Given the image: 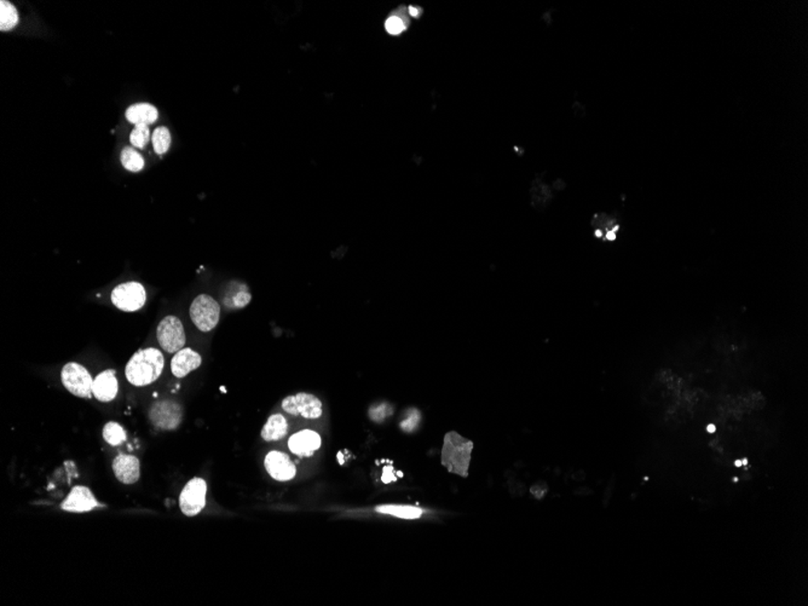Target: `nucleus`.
Here are the masks:
<instances>
[{
	"mask_svg": "<svg viewBox=\"0 0 808 606\" xmlns=\"http://www.w3.org/2000/svg\"><path fill=\"white\" fill-rule=\"evenodd\" d=\"M165 366L163 353L158 348L139 350L126 366V377L134 386H147L156 382Z\"/></svg>",
	"mask_w": 808,
	"mask_h": 606,
	"instance_id": "1",
	"label": "nucleus"
},
{
	"mask_svg": "<svg viewBox=\"0 0 808 606\" xmlns=\"http://www.w3.org/2000/svg\"><path fill=\"white\" fill-rule=\"evenodd\" d=\"M472 450L474 443L469 439L465 438L454 431L448 432L445 434L442 449V465L450 473L467 477Z\"/></svg>",
	"mask_w": 808,
	"mask_h": 606,
	"instance_id": "2",
	"label": "nucleus"
},
{
	"mask_svg": "<svg viewBox=\"0 0 808 606\" xmlns=\"http://www.w3.org/2000/svg\"><path fill=\"white\" fill-rule=\"evenodd\" d=\"M192 323L201 332L215 330L220 319V305L208 294L197 296L190 306Z\"/></svg>",
	"mask_w": 808,
	"mask_h": 606,
	"instance_id": "3",
	"label": "nucleus"
},
{
	"mask_svg": "<svg viewBox=\"0 0 808 606\" xmlns=\"http://www.w3.org/2000/svg\"><path fill=\"white\" fill-rule=\"evenodd\" d=\"M61 379L63 386L74 396L82 398L91 396L93 380L87 368L82 367V364L75 362L66 364L61 373Z\"/></svg>",
	"mask_w": 808,
	"mask_h": 606,
	"instance_id": "4",
	"label": "nucleus"
},
{
	"mask_svg": "<svg viewBox=\"0 0 808 606\" xmlns=\"http://www.w3.org/2000/svg\"><path fill=\"white\" fill-rule=\"evenodd\" d=\"M156 337L160 346L168 353H178L186 345L184 327L176 316H166L159 323Z\"/></svg>",
	"mask_w": 808,
	"mask_h": 606,
	"instance_id": "5",
	"label": "nucleus"
},
{
	"mask_svg": "<svg viewBox=\"0 0 808 606\" xmlns=\"http://www.w3.org/2000/svg\"><path fill=\"white\" fill-rule=\"evenodd\" d=\"M147 299L143 285L138 282H126L115 287L111 293V303L120 310L134 312L143 308Z\"/></svg>",
	"mask_w": 808,
	"mask_h": 606,
	"instance_id": "6",
	"label": "nucleus"
},
{
	"mask_svg": "<svg viewBox=\"0 0 808 606\" xmlns=\"http://www.w3.org/2000/svg\"><path fill=\"white\" fill-rule=\"evenodd\" d=\"M282 409L288 414L303 416L305 419H318L322 416V402L318 397L307 392H298L282 401Z\"/></svg>",
	"mask_w": 808,
	"mask_h": 606,
	"instance_id": "7",
	"label": "nucleus"
},
{
	"mask_svg": "<svg viewBox=\"0 0 808 606\" xmlns=\"http://www.w3.org/2000/svg\"><path fill=\"white\" fill-rule=\"evenodd\" d=\"M207 484L202 478H192L184 487L179 497V506L188 517L199 515L206 506Z\"/></svg>",
	"mask_w": 808,
	"mask_h": 606,
	"instance_id": "8",
	"label": "nucleus"
},
{
	"mask_svg": "<svg viewBox=\"0 0 808 606\" xmlns=\"http://www.w3.org/2000/svg\"><path fill=\"white\" fill-rule=\"evenodd\" d=\"M149 418L159 429L176 430L182 422V407L170 400L155 402L149 411Z\"/></svg>",
	"mask_w": 808,
	"mask_h": 606,
	"instance_id": "9",
	"label": "nucleus"
},
{
	"mask_svg": "<svg viewBox=\"0 0 808 606\" xmlns=\"http://www.w3.org/2000/svg\"><path fill=\"white\" fill-rule=\"evenodd\" d=\"M269 474L278 482L291 481L297 473L296 465L292 463L287 454L281 452H270L264 461Z\"/></svg>",
	"mask_w": 808,
	"mask_h": 606,
	"instance_id": "10",
	"label": "nucleus"
},
{
	"mask_svg": "<svg viewBox=\"0 0 808 606\" xmlns=\"http://www.w3.org/2000/svg\"><path fill=\"white\" fill-rule=\"evenodd\" d=\"M98 506L102 507V505L97 502L96 497H93L90 489L79 485V487L73 488L72 492H69L67 499L62 502L61 508L63 511L73 512V513H84V512L92 511Z\"/></svg>",
	"mask_w": 808,
	"mask_h": 606,
	"instance_id": "11",
	"label": "nucleus"
},
{
	"mask_svg": "<svg viewBox=\"0 0 808 606\" xmlns=\"http://www.w3.org/2000/svg\"><path fill=\"white\" fill-rule=\"evenodd\" d=\"M288 447L298 456H311L321 447L320 434L312 430H303L293 434L288 440Z\"/></svg>",
	"mask_w": 808,
	"mask_h": 606,
	"instance_id": "12",
	"label": "nucleus"
},
{
	"mask_svg": "<svg viewBox=\"0 0 808 606\" xmlns=\"http://www.w3.org/2000/svg\"><path fill=\"white\" fill-rule=\"evenodd\" d=\"M113 471L118 481L124 484H134L139 479V460L132 455L120 454L113 461Z\"/></svg>",
	"mask_w": 808,
	"mask_h": 606,
	"instance_id": "13",
	"label": "nucleus"
},
{
	"mask_svg": "<svg viewBox=\"0 0 808 606\" xmlns=\"http://www.w3.org/2000/svg\"><path fill=\"white\" fill-rule=\"evenodd\" d=\"M202 358L192 348H182L173 356L171 371L176 377H187L189 373L201 366Z\"/></svg>",
	"mask_w": 808,
	"mask_h": 606,
	"instance_id": "14",
	"label": "nucleus"
},
{
	"mask_svg": "<svg viewBox=\"0 0 808 606\" xmlns=\"http://www.w3.org/2000/svg\"><path fill=\"white\" fill-rule=\"evenodd\" d=\"M118 389L119 386L114 371H105L93 380L92 393L98 401L110 402L118 395Z\"/></svg>",
	"mask_w": 808,
	"mask_h": 606,
	"instance_id": "15",
	"label": "nucleus"
},
{
	"mask_svg": "<svg viewBox=\"0 0 808 606\" xmlns=\"http://www.w3.org/2000/svg\"><path fill=\"white\" fill-rule=\"evenodd\" d=\"M252 301V296L249 293V288L244 283L240 282H231L228 289L225 292L224 298H223V305L228 309V310H237V309H242L244 306L249 305Z\"/></svg>",
	"mask_w": 808,
	"mask_h": 606,
	"instance_id": "16",
	"label": "nucleus"
},
{
	"mask_svg": "<svg viewBox=\"0 0 808 606\" xmlns=\"http://www.w3.org/2000/svg\"><path fill=\"white\" fill-rule=\"evenodd\" d=\"M158 109L149 103H137L131 105L126 110V119L129 123L136 125L154 124L158 120Z\"/></svg>",
	"mask_w": 808,
	"mask_h": 606,
	"instance_id": "17",
	"label": "nucleus"
},
{
	"mask_svg": "<svg viewBox=\"0 0 808 606\" xmlns=\"http://www.w3.org/2000/svg\"><path fill=\"white\" fill-rule=\"evenodd\" d=\"M288 432V424L286 418L282 414H273L269 418L267 424L262 430V438L267 442L280 440L286 437Z\"/></svg>",
	"mask_w": 808,
	"mask_h": 606,
	"instance_id": "18",
	"label": "nucleus"
},
{
	"mask_svg": "<svg viewBox=\"0 0 808 606\" xmlns=\"http://www.w3.org/2000/svg\"><path fill=\"white\" fill-rule=\"evenodd\" d=\"M375 511L401 519H419L424 515V510L409 505H379L375 507Z\"/></svg>",
	"mask_w": 808,
	"mask_h": 606,
	"instance_id": "19",
	"label": "nucleus"
},
{
	"mask_svg": "<svg viewBox=\"0 0 808 606\" xmlns=\"http://www.w3.org/2000/svg\"><path fill=\"white\" fill-rule=\"evenodd\" d=\"M19 24V14L14 5L1 0L0 3V29L10 30Z\"/></svg>",
	"mask_w": 808,
	"mask_h": 606,
	"instance_id": "20",
	"label": "nucleus"
},
{
	"mask_svg": "<svg viewBox=\"0 0 808 606\" xmlns=\"http://www.w3.org/2000/svg\"><path fill=\"white\" fill-rule=\"evenodd\" d=\"M121 163L127 171L139 172L144 168V159L141 154L134 148H125L121 152Z\"/></svg>",
	"mask_w": 808,
	"mask_h": 606,
	"instance_id": "21",
	"label": "nucleus"
},
{
	"mask_svg": "<svg viewBox=\"0 0 808 606\" xmlns=\"http://www.w3.org/2000/svg\"><path fill=\"white\" fill-rule=\"evenodd\" d=\"M103 438L110 445L118 447L120 444L124 443L126 432L118 422H108L103 429Z\"/></svg>",
	"mask_w": 808,
	"mask_h": 606,
	"instance_id": "22",
	"label": "nucleus"
},
{
	"mask_svg": "<svg viewBox=\"0 0 808 606\" xmlns=\"http://www.w3.org/2000/svg\"><path fill=\"white\" fill-rule=\"evenodd\" d=\"M153 147L155 153L163 155L166 153L171 145V134L168 127H158L153 132Z\"/></svg>",
	"mask_w": 808,
	"mask_h": 606,
	"instance_id": "23",
	"label": "nucleus"
},
{
	"mask_svg": "<svg viewBox=\"0 0 808 606\" xmlns=\"http://www.w3.org/2000/svg\"><path fill=\"white\" fill-rule=\"evenodd\" d=\"M421 422V413L416 408H409L404 411L402 420L399 422V427L403 432L411 434L416 431Z\"/></svg>",
	"mask_w": 808,
	"mask_h": 606,
	"instance_id": "24",
	"label": "nucleus"
},
{
	"mask_svg": "<svg viewBox=\"0 0 808 606\" xmlns=\"http://www.w3.org/2000/svg\"><path fill=\"white\" fill-rule=\"evenodd\" d=\"M150 141V130L148 125H136L129 134V142L134 148H144Z\"/></svg>",
	"mask_w": 808,
	"mask_h": 606,
	"instance_id": "25",
	"label": "nucleus"
},
{
	"mask_svg": "<svg viewBox=\"0 0 808 606\" xmlns=\"http://www.w3.org/2000/svg\"><path fill=\"white\" fill-rule=\"evenodd\" d=\"M393 407L388 403V402H380V403H375L373 406L369 408V418L372 419L374 422H383L386 418L393 416Z\"/></svg>",
	"mask_w": 808,
	"mask_h": 606,
	"instance_id": "26",
	"label": "nucleus"
},
{
	"mask_svg": "<svg viewBox=\"0 0 808 606\" xmlns=\"http://www.w3.org/2000/svg\"><path fill=\"white\" fill-rule=\"evenodd\" d=\"M406 22L402 17H399L398 15H393L390 16L386 22H385V29L388 34L391 35H398V34L403 33L406 29Z\"/></svg>",
	"mask_w": 808,
	"mask_h": 606,
	"instance_id": "27",
	"label": "nucleus"
},
{
	"mask_svg": "<svg viewBox=\"0 0 808 606\" xmlns=\"http://www.w3.org/2000/svg\"><path fill=\"white\" fill-rule=\"evenodd\" d=\"M530 492L536 499H542L547 494V485L544 483H537L531 487Z\"/></svg>",
	"mask_w": 808,
	"mask_h": 606,
	"instance_id": "28",
	"label": "nucleus"
},
{
	"mask_svg": "<svg viewBox=\"0 0 808 606\" xmlns=\"http://www.w3.org/2000/svg\"><path fill=\"white\" fill-rule=\"evenodd\" d=\"M408 10H409V15H411V17H415V19H418V17L420 16L421 10L419 9V8H416V6H409V9Z\"/></svg>",
	"mask_w": 808,
	"mask_h": 606,
	"instance_id": "29",
	"label": "nucleus"
},
{
	"mask_svg": "<svg viewBox=\"0 0 808 606\" xmlns=\"http://www.w3.org/2000/svg\"><path fill=\"white\" fill-rule=\"evenodd\" d=\"M735 466H736V467H742V466H743V461H742V460H736V461H735Z\"/></svg>",
	"mask_w": 808,
	"mask_h": 606,
	"instance_id": "30",
	"label": "nucleus"
},
{
	"mask_svg": "<svg viewBox=\"0 0 808 606\" xmlns=\"http://www.w3.org/2000/svg\"><path fill=\"white\" fill-rule=\"evenodd\" d=\"M714 431H715V426H712V425L708 426V432H710V434H712V432H714Z\"/></svg>",
	"mask_w": 808,
	"mask_h": 606,
	"instance_id": "31",
	"label": "nucleus"
},
{
	"mask_svg": "<svg viewBox=\"0 0 808 606\" xmlns=\"http://www.w3.org/2000/svg\"><path fill=\"white\" fill-rule=\"evenodd\" d=\"M742 461H743V465H746V463H748V460H746V458H744V460H742Z\"/></svg>",
	"mask_w": 808,
	"mask_h": 606,
	"instance_id": "32",
	"label": "nucleus"
}]
</instances>
